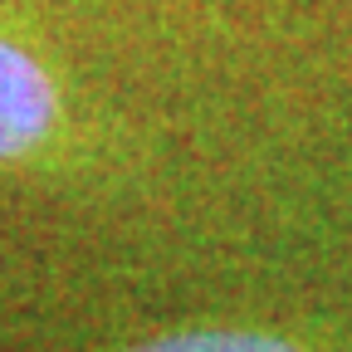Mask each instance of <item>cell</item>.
<instances>
[{"label":"cell","mask_w":352,"mask_h":352,"mask_svg":"<svg viewBox=\"0 0 352 352\" xmlns=\"http://www.w3.org/2000/svg\"><path fill=\"white\" fill-rule=\"evenodd\" d=\"M54 122V88L44 69L0 39V157H20Z\"/></svg>","instance_id":"cell-1"},{"label":"cell","mask_w":352,"mask_h":352,"mask_svg":"<svg viewBox=\"0 0 352 352\" xmlns=\"http://www.w3.org/2000/svg\"><path fill=\"white\" fill-rule=\"evenodd\" d=\"M132 352H308L279 333H176V338H157Z\"/></svg>","instance_id":"cell-2"}]
</instances>
